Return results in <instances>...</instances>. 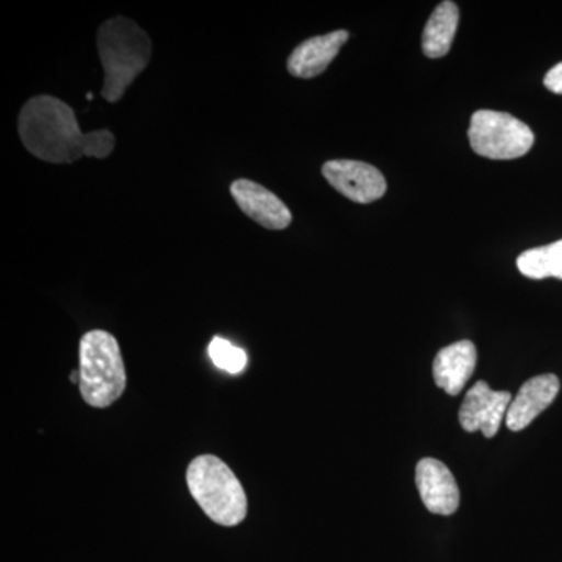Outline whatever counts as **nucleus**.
Wrapping results in <instances>:
<instances>
[{
    "label": "nucleus",
    "mask_w": 562,
    "mask_h": 562,
    "mask_svg": "<svg viewBox=\"0 0 562 562\" xmlns=\"http://www.w3.org/2000/svg\"><path fill=\"white\" fill-rule=\"evenodd\" d=\"M18 132L33 157L54 165H68L81 157L106 158L116 146L110 131L83 133L68 103L41 94L29 99L18 117Z\"/></svg>",
    "instance_id": "nucleus-1"
},
{
    "label": "nucleus",
    "mask_w": 562,
    "mask_h": 562,
    "mask_svg": "<svg viewBox=\"0 0 562 562\" xmlns=\"http://www.w3.org/2000/svg\"><path fill=\"white\" fill-rule=\"evenodd\" d=\"M98 49L105 80L102 98L120 102L151 57L150 36L135 21L124 16L103 22L98 32Z\"/></svg>",
    "instance_id": "nucleus-2"
},
{
    "label": "nucleus",
    "mask_w": 562,
    "mask_h": 562,
    "mask_svg": "<svg viewBox=\"0 0 562 562\" xmlns=\"http://www.w3.org/2000/svg\"><path fill=\"white\" fill-rule=\"evenodd\" d=\"M187 484L192 498L210 520L236 527L247 517V495L235 472L214 454H201L188 465Z\"/></svg>",
    "instance_id": "nucleus-3"
},
{
    "label": "nucleus",
    "mask_w": 562,
    "mask_h": 562,
    "mask_svg": "<svg viewBox=\"0 0 562 562\" xmlns=\"http://www.w3.org/2000/svg\"><path fill=\"white\" fill-rule=\"evenodd\" d=\"M79 390L92 408H109L127 386L124 360L117 339L105 330H91L80 339Z\"/></svg>",
    "instance_id": "nucleus-4"
},
{
    "label": "nucleus",
    "mask_w": 562,
    "mask_h": 562,
    "mask_svg": "<svg viewBox=\"0 0 562 562\" xmlns=\"http://www.w3.org/2000/svg\"><path fill=\"white\" fill-rule=\"evenodd\" d=\"M469 140L480 157L516 160L531 150L535 133L512 114L480 110L472 116Z\"/></svg>",
    "instance_id": "nucleus-5"
},
{
    "label": "nucleus",
    "mask_w": 562,
    "mask_h": 562,
    "mask_svg": "<svg viewBox=\"0 0 562 562\" xmlns=\"http://www.w3.org/2000/svg\"><path fill=\"white\" fill-rule=\"evenodd\" d=\"M322 176L344 198L357 203L379 201L386 192L383 173L368 162L331 160L322 166Z\"/></svg>",
    "instance_id": "nucleus-6"
},
{
    "label": "nucleus",
    "mask_w": 562,
    "mask_h": 562,
    "mask_svg": "<svg viewBox=\"0 0 562 562\" xmlns=\"http://www.w3.org/2000/svg\"><path fill=\"white\" fill-rule=\"evenodd\" d=\"M512 402L509 392L492 391L486 382L475 383L461 405V427L468 432L482 431L486 438H494Z\"/></svg>",
    "instance_id": "nucleus-7"
},
{
    "label": "nucleus",
    "mask_w": 562,
    "mask_h": 562,
    "mask_svg": "<svg viewBox=\"0 0 562 562\" xmlns=\"http://www.w3.org/2000/svg\"><path fill=\"white\" fill-rule=\"evenodd\" d=\"M231 194L236 205L251 221L268 231H284L290 227L292 214L283 202L268 188L247 179H238L231 184Z\"/></svg>",
    "instance_id": "nucleus-8"
},
{
    "label": "nucleus",
    "mask_w": 562,
    "mask_h": 562,
    "mask_svg": "<svg viewBox=\"0 0 562 562\" xmlns=\"http://www.w3.org/2000/svg\"><path fill=\"white\" fill-rule=\"evenodd\" d=\"M416 484L428 512L450 516L460 506V490L453 473L443 462L424 458L416 468Z\"/></svg>",
    "instance_id": "nucleus-9"
},
{
    "label": "nucleus",
    "mask_w": 562,
    "mask_h": 562,
    "mask_svg": "<svg viewBox=\"0 0 562 562\" xmlns=\"http://www.w3.org/2000/svg\"><path fill=\"white\" fill-rule=\"evenodd\" d=\"M560 390V380L553 373L538 375L524 383L506 413V425L509 430H525L539 414L552 405Z\"/></svg>",
    "instance_id": "nucleus-10"
},
{
    "label": "nucleus",
    "mask_w": 562,
    "mask_h": 562,
    "mask_svg": "<svg viewBox=\"0 0 562 562\" xmlns=\"http://www.w3.org/2000/svg\"><path fill=\"white\" fill-rule=\"evenodd\" d=\"M347 40H349V32L336 31L303 41L288 58V70L291 76L299 79H313L321 76L335 60Z\"/></svg>",
    "instance_id": "nucleus-11"
},
{
    "label": "nucleus",
    "mask_w": 562,
    "mask_h": 562,
    "mask_svg": "<svg viewBox=\"0 0 562 562\" xmlns=\"http://www.w3.org/2000/svg\"><path fill=\"white\" fill-rule=\"evenodd\" d=\"M476 366V349L471 341L443 347L432 362L435 382L449 395H458L471 380Z\"/></svg>",
    "instance_id": "nucleus-12"
},
{
    "label": "nucleus",
    "mask_w": 562,
    "mask_h": 562,
    "mask_svg": "<svg viewBox=\"0 0 562 562\" xmlns=\"http://www.w3.org/2000/svg\"><path fill=\"white\" fill-rule=\"evenodd\" d=\"M460 24V10L457 3L446 0L432 11L430 20L425 25L422 36V49L428 58H441L449 54Z\"/></svg>",
    "instance_id": "nucleus-13"
},
{
    "label": "nucleus",
    "mask_w": 562,
    "mask_h": 562,
    "mask_svg": "<svg viewBox=\"0 0 562 562\" xmlns=\"http://www.w3.org/2000/svg\"><path fill=\"white\" fill-rule=\"evenodd\" d=\"M209 353L211 361L216 364V368L228 373H239L246 369L247 353L239 347L233 346L227 339L213 338L210 342Z\"/></svg>",
    "instance_id": "nucleus-14"
},
{
    "label": "nucleus",
    "mask_w": 562,
    "mask_h": 562,
    "mask_svg": "<svg viewBox=\"0 0 562 562\" xmlns=\"http://www.w3.org/2000/svg\"><path fill=\"white\" fill-rule=\"evenodd\" d=\"M517 268H519L520 273H524L528 279H549V276H547L546 249H543V246L524 251V254L517 258Z\"/></svg>",
    "instance_id": "nucleus-15"
},
{
    "label": "nucleus",
    "mask_w": 562,
    "mask_h": 562,
    "mask_svg": "<svg viewBox=\"0 0 562 562\" xmlns=\"http://www.w3.org/2000/svg\"><path fill=\"white\" fill-rule=\"evenodd\" d=\"M546 249L547 276L562 280V239L543 246Z\"/></svg>",
    "instance_id": "nucleus-16"
},
{
    "label": "nucleus",
    "mask_w": 562,
    "mask_h": 562,
    "mask_svg": "<svg viewBox=\"0 0 562 562\" xmlns=\"http://www.w3.org/2000/svg\"><path fill=\"white\" fill-rule=\"evenodd\" d=\"M547 90L554 92V94H562V63H558L547 74L543 79Z\"/></svg>",
    "instance_id": "nucleus-17"
}]
</instances>
